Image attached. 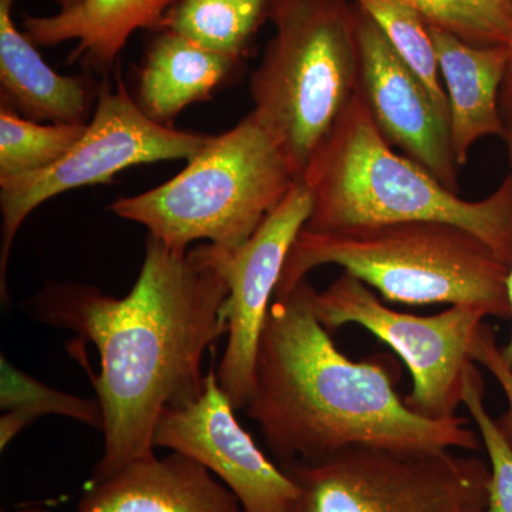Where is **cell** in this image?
<instances>
[{
  "label": "cell",
  "instance_id": "6da1fadb",
  "mask_svg": "<svg viewBox=\"0 0 512 512\" xmlns=\"http://www.w3.org/2000/svg\"><path fill=\"white\" fill-rule=\"evenodd\" d=\"M228 293L202 245L175 251L148 237L140 275L123 298L53 282L29 302L33 318L73 330L99 350L93 383L104 451L89 484L153 457L161 416L200 396L205 352L228 332Z\"/></svg>",
  "mask_w": 512,
  "mask_h": 512
},
{
  "label": "cell",
  "instance_id": "7a4b0ae2",
  "mask_svg": "<svg viewBox=\"0 0 512 512\" xmlns=\"http://www.w3.org/2000/svg\"><path fill=\"white\" fill-rule=\"evenodd\" d=\"M313 292L305 278L274 296L244 407L281 466L355 446L480 450V434L463 417L431 420L407 407L392 359L343 355L313 311Z\"/></svg>",
  "mask_w": 512,
  "mask_h": 512
},
{
  "label": "cell",
  "instance_id": "3957f363",
  "mask_svg": "<svg viewBox=\"0 0 512 512\" xmlns=\"http://www.w3.org/2000/svg\"><path fill=\"white\" fill-rule=\"evenodd\" d=\"M301 181L312 197L306 231L446 222L467 229L504 264H511L512 173L490 197L464 200L412 158L393 150L359 94L316 151Z\"/></svg>",
  "mask_w": 512,
  "mask_h": 512
},
{
  "label": "cell",
  "instance_id": "277c9868",
  "mask_svg": "<svg viewBox=\"0 0 512 512\" xmlns=\"http://www.w3.org/2000/svg\"><path fill=\"white\" fill-rule=\"evenodd\" d=\"M322 265L340 266L387 302L463 305L511 319L510 265L457 225L413 221L336 232L302 229L286 258L275 296L291 291Z\"/></svg>",
  "mask_w": 512,
  "mask_h": 512
},
{
  "label": "cell",
  "instance_id": "5b68a950",
  "mask_svg": "<svg viewBox=\"0 0 512 512\" xmlns=\"http://www.w3.org/2000/svg\"><path fill=\"white\" fill-rule=\"evenodd\" d=\"M275 35L251 76L252 116L302 180L359 87L352 0H276Z\"/></svg>",
  "mask_w": 512,
  "mask_h": 512
},
{
  "label": "cell",
  "instance_id": "8992f818",
  "mask_svg": "<svg viewBox=\"0 0 512 512\" xmlns=\"http://www.w3.org/2000/svg\"><path fill=\"white\" fill-rule=\"evenodd\" d=\"M291 165L252 114L188 161L180 174L153 190L110 205L175 251L192 242L235 249L244 245L298 183Z\"/></svg>",
  "mask_w": 512,
  "mask_h": 512
},
{
  "label": "cell",
  "instance_id": "52a82bcc",
  "mask_svg": "<svg viewBox=\"0 0 512 512\" xmlns=\"http://www.w3.org/2000/svg\"><path fill=\"white\" fill-rule=\"evenodd\" d=\"M281 468L298 488L288 512H483L491 477L477 456L370 446Z\"/></svg>",
  "mask_w": 512,
  "mask_h": 512
},
{
  "label": "cell",
  "instance_id": "ba28073f",
  "mask_svg": "<svg viewBox=\"0 0 512 512\" xmlns=\"http://www.w3.org/2000/svg\"><path fill=\"white\" fill-rule=\"evenodd\" d=\"M211 137L175 130L148 119L127 92L121 77L116 86L101 84L86 131L56 164L37 173L0 180L2 298L8 299L6 275L13 242L23 222L37 207L74 188L109 183L114 175L134 165L190 161Z\"/></svg>",
  "mask_w": 512,
  "mask_h": 512
},
{
  "label": "cell",
  "instance_id": "9c48e42d",
  "mask_svg": "<svg viewBox=\"0 0 512 512\" xmlns=\"http://www.w3.org/2000/svg\"><path fill=\"white\" fill-rule=\"evenodd\" d=\"M313 311L326 329L359 325L386 343L409 367L412 392L404 397L410 410L431 420L457 416L463 404L474 339L487 315L470 306H450L431 316L387 308L372 288L343 271L325 291L315 289Z\"/></svg>",
  "mask_w": 512,
  "mask_h": 512
},
{
  "label": "cell",
  "instance_id": "30bf717a",
  "mask_svg": "<svg viewBox=\"0 0 512 512\" xmlns=\"http://www.w3.org/2000/svg\"><path fill=\"white\" fill-rule=\"evenodd\" d=\"M311 210V191L298 181L244 245L235 249L202 245L229 288L225 301L228 342L217 377L235 410H244L251 397L256 350L266 316L286 258Z\"/></svg>",
  "mask_w": 512,
  "mask_h": 512
},
{
  "label": "cell",
  "instance_id": "8fae6325",
  "mask_svg": "<svg viewBox=\"0 0 512 512\" xmlns=\"http://www.w3.org/2000/svg\"><path fill=\"white\" fill-rule=\"evenodd\" d=\"M234 412L217 370L211 369L197 399L171 407L158 420L154 448H170L207 467L237 495L245 512H288L296 484L256 446Z\"/></svg>",
  "mask_w": 512,
  "mask_h": 512
},
{
  "label": "cell",
  "instance_id": "7c38bea8",
  "mask_svg": "<svg viewBox=\"0 0 512 512\" xmlns=\"http://www.w3.org/2000/svg\"><path fill=\"white\" fill-rule=\"evenodd\" d=\"M357 6V5H356ZM359 87L383 137L458 192V164L451 147L448 114L397 55L375 20L357 6Z\"/></svg>",
  "mask_w": 512,
  "mask_h": 512
},
{
  "label": "cell",
  "instance_id": "4fadbf2b",
  "mask_svg": "<svg viewBox=\"0 0 512 512\" xmlns=\"http://www.w3.org/2000/svg\"><path fill=\"white\" fill-rule=\"evenodd\" d=\"M79 512H245L207 467L180 453L138 460L89 484Z\"/></svg>",
  "mask_w": 512,
  "mask_h": 512
},
{
  "label": "cell",
  "instance_id": "5bb4252c",
  "mask_svg": "<svg viewBox=\"0 0 512 512\" xmlns=\"http://www.w3.org/2000/svg\"><path fill=\"white\" fill-rule=\"evenodd\" d=\"M429 30L446 90L451 147L458 167H463L478 141L507 140L500 96L510 49L471 46L443 30Z\"/></svg>",
  "mask_w": 512,
  "mask_h": 512
},
{
  "label": "cell",
  "instance_id": "9a60e30c",
  "mask_svg": "<svg viewBox=\"0 0 512 512\" xmlns=\"http://www.w3.org/2000/svg\"><path fill=\"white\" fill-rule=\"evenodd\" d=\"M16 2L0 0L2 106L37 123H89L99 87L84 74L62 76L43 60L37 46L13 22Z\"/></svg>",
  "mask_w": 512,
  "mask_h": 512
},
{
  "label": "cell",
  "instance_id": "2e32d148",
  "mask_svg": "<svg viewBox=\"0 0 512 512\" xmlns=\"http://www.w3.org/2000/svg\"><path fill=\"white\" fill-rule=\"evenodd\" d=\"M137 69L136 100L153 121L173 127L181 111L212 99L244 60L214 52L171 30H156Z\"/></svg>",
  "mask_w": 512,
  "mask_h": 512
},
{
  "label": "cell",
  "instance_id": "e0dca14e",
  "mask_svg": "<svg viewBox=\"0 0 512 512\" xmlns=\"http://www.w3.org/2000/svg\"><path fill=\"white\" fill-rule=\"evenodd\" d=\"M178 0H80L50 16H25L23 33L35 46L76 42L70 60L107 72L128 39L141 29L158 30Z\"/></svg>",
  "mask_w": 512,
  "mask_h": 512
},
{
  "label": "cell",
  "instance_id": "ac0fdd59",
  "mask_svg": "<svg viewBox=\"0 0 512 512\" xmlns=\"http://www.w3.org/2000/svg\"><path fill=\"white\" fill-rule=\"evenodd\" d=\"M276 0H178L160 29L244 60L259 29L271 19ZM158 29V30H160Z\"/></svg>",
  "mask_w": 512,
  "mask_h": 512
},
{
  "label": "cell",
  "instance_id": "d6986e66",
  "mask_svg": "<svg viewBox=\"0 0 512 512\" xmlns=\"http://www.w3.org/2000/svg\"><path fill=\"white\" fill-rule=\"evenodd\" d=\"M87 124H39L0 109V180L37 173L56 164L80 140Z\"/></svg>",
  "mask_w": 512,
  "mask_h": 512
},
{
  "label": "cell",
  "instance_id": "ffe728a7",
  "mask_svg": "<svg viewBox=\"0 0 512 512\" xmlns=\"http://www.w3.org/2000/svg\"><path fill=\"white\" fill-rule=\"evenodd\" d=\"M429 28L443 30L476 47H508L512 40V0H394Z\"/></svg>",
  "mask_w": 512,
  "mask_h": 512
},
{
  "label": "cell",
  "instance_id": "44dd1931",
  "mask_svg": "<svg viewBox=\"0 0 512 512\" xmlns=\"http://www.w3.org/2000/svg\"><path fill=\"white\" fill-rule=\"evenodd\" d=\"M382 29L390 45L429 90L437 106L448 114L446 90L429 26L407 6L394 0H352Z\"/></svg>",
  "mask_w": 512,
  "mask_h": 512
},
{
  "label": "cell",
  "instance_id": "7402d4cb",
  "mask_svg": "<svg viewBox=\"0 0 512 512\" xmlns=\"http://www.w3.org/2000/svg\"><path fill=\"white\" fill-rule=\"evenodd\" d=\"M0 409L28 414L33 420L47 414L69 417L103 431V410L97 400L83 399L39 382L0 357Z\"/></svg>",
  "mask_w": 512,
  "mask_h": 512
},
{
  "label": "cell",
  "instance_id": "603a6c76",
  "mask_svg": "<svg viewBox=\"0 0 512 512\" xmlns=\"http://www.w3.org/2000/svg\"><path fill=\"white\" fill-rule=\"evenodd\" d=\"M484 380L476 363L468 370L463 404L476 424L490 464L488 500L483 512H512V448L484 402Z\"/></svg>",
  "mask_w": 512,
  "mask_h": 512
},
{
  "label": "cell",
  "instance_id": "cb8c5ba5",
  "mask_svg": "<svg viewBox=\"0 0 512 512\" xmlns=\"http://www.w3.org/2000/svg\"><path fill=\"white\" fill-rule=\"evenodd\" d=\"M471 357L478 365L484 366L495 382L500 384L503 390L505 400H507V409L498 417L497 426L503 433L504 439L512 448V369L505 362L501 355V348L495 340L493 326L484 323L478 329L476 339H474Z\"/></svg>",
  "mask_w": 512,
  "mask_h": 512
},
{
  "label": "cell",
  "instance_id": "d4e9b609",
  "mask_svg": "<svg viewBox=\"0 0 512 512\" xmlns=\"http://www.w3.org/2000/svg\"><path fill=\"white\" fill-rule=\"evenodd\" d=\"M33 423H35V420L25 413L12 410V412L3 414L2 419H0V450H5L12 443V440L18 437V434Z\"/></svg>",
  "mask_w": 512,
  "mask_h": 512
},
{
  "label": "cell",
  "instance_id": "484cf974",
  "mask_svg": "<svg viewBox=\"0 0 512 512\" xmlns=\"http://www.w3.org/2000/svg\"><path fill=\"white\" fill-rule=\"evenodd\" d=\"M500 106L507 127L512 126V40L510 45V62H508L507 74H505L503 89H501Z\"/></svg>",
  "mask_w": 512,
  "mask_h": 512
},
{
  "label": "cell",
  "instance_id": "4316f807",
  "mask_svg": "<svg viewBox=\"0 0 512 512\" xmlns=\"http://www.w3.org/2000/svg\"><path fill=\"white\" fill-rule=\"evenodd\" d=\"M508 150H510V158L512 161V126L508 127V137H507ZM508 298H510V306H511V320H512V261L510 264V272H508ZM501 355H503L505 362L508 363V366L512 369V330L510 340H508L507 345L501 348Z\"/></svg>",
  "mask_w": 512,
  "mask_h": 512
},
{
  "label": "cell",
  "instance_id": "83f0119b",
  "mask_svg": "<svg viewBox=\"0 0 512 512\" xmlns=\"http://www.w3.org/2000/svg\"><path fill=\"white\" fill-rule=\"evenodd\" d=\"M80 0H59L60 9H67L72 8V6L76 5V3H79Z\"/></svg>",
  "mask_w": 512,
  "mask_h": 512
},
{
  "label": "cell",
  "instance_id": "f1b7e54d",
  "mask_svg": "<svg viewBox=\"0 0 512 512\" xmlns=\"http://www.w3.org/2000/svg\"><path fill=\"white\" fill-rule=\"evenodd\" d=\"M18 512H50V511L45 510V508L30 507V508H23V510H20Z\"/></svg>",
  "mask_w": 512,
  "mask_h": 512
},
{
  "label": "cell",
  "instance_id": "f546056e",
  "mask_svg": "<svg viewBox=\"0 0 512 512\" xmlns=\"http://www.w3.org/2000/svg\"><path fill=\"white\" fill-rule=\"evenodd\" d=\"M56 2H59V0H56Z\"/></svg>",
  "mask_w": 512,
  "mask_h": 512
}]
</instances>
